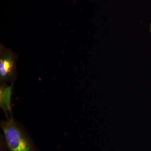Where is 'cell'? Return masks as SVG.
<instances>
[{
    "instance_id": "obj_4",
    "label": "cell",
    "mask_w": 151,
    "mask_h": 151,
    "mask_svg": "<svg viewBox=\"0 0 151 151\" xmlns=\"http://www.w3.org/2000/svg\"><path fill=\"white\" fill-rule=\"evenodd\" d=\"M150 31L151 33V23H150Z\"/></svg>"
},
{
    "instance_id": "obj_3",
    "label": "cell",
    "mask_w": 151,
    "mask_h": 151,
    "mask_svg": "<svg viewBox=\"0 0 151 151\" xmlns=\"http://www.w3.org/2000/svg\"><path fill=\"white\" fill-rule=\"evenodd\" d=\"M13 84L10 86H2L0 88V106L3 111L11 113V97L12 92Z\"/></svg>"
},
{
    "instance_id": "obj_1",
    "label": "cell",
    "mask_w": 151,
    "mask_h": 151,
    "mask_svg": "<svg viewBox=\"0 0 151 151\" xmlns=\"http://www.w3.org/2000/svg\"><path fill=\"white\" fill-rule=\"evenodd\" d=\"M1 127L10 151H35L29 138L12 118L3 122Z\"/></svg>"
},
{
    "instance_id": "obj_2",
    "label": "cell",
    "mask_w": 151,
    "mask_h": 151,
    "mask_svg": "<svg viewBox=\"0 0 151 151\" xmlns=\"http://www.w3.org/2000/svg\"><path fill=\"white\" fill-rule=\"evenodd\" d=\"M16 71L15 55L12 50L1 46L0 52V80L1 82L12 80Z\"/></svg>"
}]
</instances>
